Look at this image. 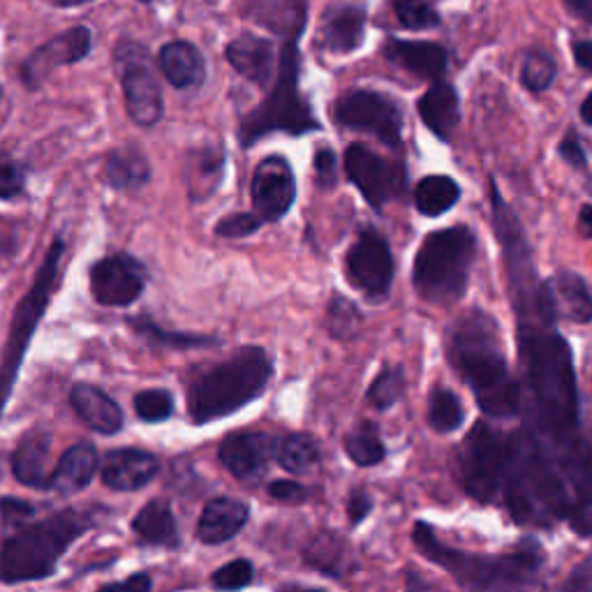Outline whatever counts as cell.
Returning a JSON list of instances; mask_svg holds the SVG:
<instances>
[{
    "mask_svg": "<svg viewBox=\"0 0 592 592\" xmlns=\"http://www.w3.org/2000/svg\"><path fill=\"white\" fill-rule=\"evenodd\" d=\"M248 17L281 37L278 75L260 107L241 121V146H253L271 132L306 134L320 130L308 100L302 96L299 40L308 24L306 0H250Z\"/></svg>",
    "mask_w": 592,
    "mask_h": 592,
    "instance_id": "obj_1",
    "label": "cell"
},
{
    "mask_svg": "<svg viewBox=\"0 0 592 592\" xmlns=\"http://www.w3.org/2000/svg\"><path fill=\"white\" fill-rule=\"evenodd\" d=\"M503 495L518 526L551 528L572 512V491L553 453L530 430L507 436Z\"/></svg>",
    "mask_w": 592,
    "mask_h": 592,
    "instance_id": "obj_2",
    "label": "cell"
},
{
    "mask_svg": "<svg viewBox=\"0 0 592 592\" xmlns=\"http://www.w3.org/2000/svg\"><path fill=\"white\" fill-rule=\"evenodd\" d=\"M447 348L453 369L486 417L514 419L520 415V382L509 373L500 329L489 313L470 310L463 315L449 329Z\"/></svg>",
    "mask_w": 592,
    "mask_h": 592,
    "instance_id": "obj_3",
    "label": "cell"
},
{
    "mask_svg": "<svg viewBox=\"0 0 592 592\" xmlns=\"http://www.w3.org/2000/svg\"><path fill=\"white\" fill-rule=\"evenodd\" d=\"M413 541L419 553L449 572L465 590H523L541 585L544 551L535 539H523L505 556H476L445 546L428 523H415Z\"/></svg>",
    "mask_w": 592,
    "mask_h": 592,
    "instance_id": "obj_4",
    "label": "cell"
},
{
    "mask_svg": "<svg viewBox=\"0 0 592 592\" xmlns=\"http://www.w3.org/2000/svg\"><path fill=\"white\" fill-rule=\"evenodd\" d=\"M98 518V509H63L6 537L0 546V583H24L52 577L61 556L94 528Z\"/></svg>",
    "mask_w": 592,
    "mask_h": 592,
    "instance_id": "obj_5",
    "label": "cell"
},
{
    "mask_svg": "<svg viewBox=\"0 0 592 592\" xmlns=\"http://www.w3.org/2000/svg\"><path fill=\"white\" fill-rule=\"evenodd\" d=\"M273 375L271 357L262 348H243L232 359L201 371L188 386L190 419L197 426L234 415L257 401Z\"/></svg>",
    "mask_w": 592,
    "mask_h": 592,
    "instance_id": "obj_6",
    "label": "cell"
},
{
    "mask_svg": "<svg viewBox=\"0 0 592 592\" xmlns=\"http://www.w3.org/2000/svg\"><path fill=\"white\" fill-rule=\"evenodd\" d=\"M476 255V237L470 227L457 224L424 239L415 257L413 283L428 304H457L468 289Z\"/></svg>",
    "mask_w": 592,
    "mask_h": 592,
    "instance_id": "obj_7",
    "label": "cell"
},
{
    "mask_svg": "<svg viewBox=\"0 0 592 592\" xmlns=\"http://www.w3.org/2000/svg\"><path fill=\"white\" fill-rule=\"evenodd\" d=\"M507 463V436L486 421H476L459 447L461 482L476 503H493L503 491Z\"/></svg>",
    "mask_w": 592,
    "mask_h": 592,
    "instance_id": "obj_8",
    "label": "cell"
},
{
    "mask_svg": "<svg viewBox=\"0 0 592 592\" xmlns=\"http://www.w3.org/2000/svg\"><path fill=\"white\" fill-rule=\"evenodd\" d=\"M113 61H117L119 67L128 117L136 125L153 128L163 119L165 102L149 50L140 42L123 40L119 42L117 52H113Z\"/></svg>",
    "mask_w": 592,
    "mask_h": 592,
    "instance_id": "obj_9",
    "label": "cell"
},
{
    "mask_svg": "<svg viewBox=\"0 0 592 592\" xmlns=\"http://www.w3.org/2000/svg\"><path fill=\"white\" fill-rule=\"evenodd\" d=\"M336 121L359 132H369L390 146H401L403 132V113L401 107L375 90H352L336 102Z\"/></svg>",
    "mask_w": 592,
    "mask_h": 592,
    "instance_id": "obj_10",
    "label": "cell"
},
{
    "mask_svg": "<svg viewBox=\"0 0 592 592\" xmlns=\"http://www.w3.org/2000/svg\"><path fill=\"white\" fill-rule=\"evenodd\" d=\"M346 172L375 211H382L384 204L403 197L407 188V172L401 163L386 161L369 146L352 144L346 151Z\"/></svg>",
    "mask_w": 592,
    "mask_h": 592,
    "instance_id": "obj_11",
    "label": "cell"
},
{
    "mask_svg": "<svg viewBox=\"0 0 592 592\" xmlns=\"http://www.w3.org/2000/svg\"><path fill=\"white\" fill-rule=\"evenodd\" d=\"M350 283L373 302L384 299L394 285V257L384 237L366 227L348 253Z\"/></svg>",
    "mask_w": 592,
    "mask_h": 592,
    "instance_id": "obj_12",
    "label": "cell"
},
{
    "mask_svg": "<svg viewBox=\"0 0 592 592\" xmlns=\"http://www.w3.org/2000/svg\"><path fill=\"white\" fill-rule=\"evenodd\" d=\"M146 287V268L134 257L119 253L90 268V292L102 306H130Z\"/></svg>",
    "mask_w": 592,
    "mask_h": 592,
    "instance_id": "obj_13",
    "label": "cell"
},
{
    "mask_svg": "<svg viewBox=\"0 0 592 592\" xmlns=\"http://www.w3.org/2000/svg\"><path fill=\"white\" fill-rule=\"evenodd\" d=\"M94 47V35L88 26H73L65 33L54 35L24 61L21 65V81L26 88H40L42 81L47 79L54 70L63 65L79 63L90 54Z\"/></svg>",
    "mask_w": 592,
    "mask_h": 592,
    "instance_id": "obj_14",
    "label": "cell"
},
{
    "mask_svg": "<svg viewBox=\"0 0 592 592\" xmlns=\"http://www.w3.org/2000/svg\"><path fill=\"white\" fill-rule=\"evenodd\" d=\"M296 178L281 155H268L253 174V204L264 222H278L294 204Z\"/></svg>",
    "mask_w": 592,
    "mask_h": 592,
    "instance_id": "obj_15",
    "label": "cell"
},
{
    "mask_svg": "<svg viewBox=\"0 0 592 592\" xmlns=\"http://www.w3.org/2000/svg\"><path fill=\"white\" fill-rule=\"evenodd\" d=\"M276 445L278 440L266 432L243 430L222 440L218 457L237 480L255 482L264 474L271 457H276Z\"/></svg>",
    "mask_w": 592,
    "mask_h": 592,
    "instance_id": "obj_16",
    "label": "cell"
},
{
    "mask_svg": "<svg viewBox=\"0 0 592 592\" xmlns=\"http://www.w3.org/2000/svg\"><path fill=\"white\" fill-rule=\"evenodd\" d=\"M227 61L234 70L262 88H271L278 75V52L276 44L255 33H241L237 40L227 44Z\"/></svg>",
    "mask_w": 592,
    "mask_h": 592,
    "instance_id": "obj_17",
    "label": "cell"
},
{
    "mask_svg": "<svg viewBox=\"0 0 592 592\" xmlns=\"http://www.w3.org/2000/svg\"><path fill=\"white\" fill-rule=\"evenodd\" d=\"M161 470V461L142 449H113L102 459V482L111 491H140Z\"/></svg>",
    "mask_w": 592,
    "mask_h": 592,
    "instance_id": "obj_18",
    "label": "cell"
},
{
    "mask_svg": "<svg viewBox=\"0 0 592 592\" xmlns=\"http://www.w3.org/2000/svg\"><path fill=\"white\" fill-rule=\"evenodd\" d=\"M544 289L556 320H567L574 325L592 322V292L579 273L560 271L553 278L544 281Z\"/></svg>",
    "mask_w": 592,
    "mask_h": 592,
    "instance_id": "obj_19",
    "label": "cell"
},
{
    "mask_svg": "<svg viewBox=\"0 0 592 592\" xmlns=\"http://www.w3.org/2000/svg\"><path fill=\"white\" fill-rule=\"evenodd\" d=\"M366 35V12L359 6L336 3L322 14L320 40L322 47L331 54H352L361 47Z\"/></svg>",
    "mask_w": 592,
    "mask_h": 592,
    "instance_id": "obj_20",
    "label": "cell"
},
{
    "mask_svg": "<svg viewBox=\"0 0 592 592\" xmlns=\"http://www.w3.org/2000/svg\"><path fill=\"white\" fill-rule=\"evenodd\" d=\"M384 56L419 79L438 81L447 70V52L436 42H415L392 37L384 44Z\"/></svg>",
    "mask_w": 592,
    "mask_h": 592,
    "instance_id": "obj_21",
    "label": "cell"
},
{
    "mask_svg": "<svg viewBox=\"0 0 592 592\" xmlns=\"http://www.w3.org/2000/svg\"><path fill=\"white\" fill-rule=\"evenodd\" d=\"M52 451V436L47 428H33L19 440L12 453V472L17 480L31 489H50L52 472H47V461Z\"/></svg>",
    "mask_w": 592,
    "mask_h": 592,
    "instance_id": "obj_22",
    "label": "cell"
},
{
    "mask_svg": "<svg viewBox=\"0 0 592 592\" xmlns=\"http://www.w3.org/2000/svg\"><path fill=\"white\" fill-rule=\"evenodd\" d=\"M100 468V457L94 442H77L67 449L52 472L50 491L70 497L84 491Z\"/></svg>",
    "mask_w": 592,
    "mask_h": 592,
    "instance_id": "obj_23",
    "label": "cell"
},
{
    "mask_svg": "<svg viewBox=\"0 0 592 592\" xmlns=\"http://www.w3.org/2000/svg\"><path fill=\"white\" fill-rule=\"evenodd\" d=\"M250 509L245 503L237 497H213L204 507L199 523H197V537L204 544H224L234 539L248 523Z\"/></svg>",
    "mask_w": 592,
    "mask_h": 592,
    "instance_id": "obj_24",
    "label": "cell"
},
{
    "mask_svg": "<svg viewBox=\"0 0 592 592\" xmlns=\"http://www.w3.org/2000/svg\"><path fill=\"white\" fill-rule=\"evenodd\" d=\"M157 63H161L165 79L178 90L199 88L207 79V61L188 40L167 42L157 54Z\"/></svg>",
    "mask_w": 592,
    "mask_h": 592,
    "instance_id": "obj_25",
    "label": "cell"
},
{
    "mask_svg": "<svg viewBox=\"0 0 592 592\" xmlns=\"http://www.w3.org/2000/svg\"><path fill=\"white\" fill-rule=\"evenodd\" d=\"M417 107L424 125L440 140L449 142L453 130L461 123V100L457 88L447 81H436L421 96Z\"/></svg>",
    "mask_w": 592,
    "mask_h": 592,
    "instance_id": "obj_26",
    "label": "cell"
},
{
    "mask_svg": "<svg viewBox=\"0 0 592 592\" xmlns=\"http://www.w3.org/2000/svg\"><path fill=\"white\" fill-rule=\"evenodd\" d=\"M70 403L79 419L102 436H113L123 428L121 407L94 384H77L70 394Z\"/></svg>",
    "mask_w": 592,
    "mask_h": 592,
    "instance_id": "obj_27",
    "label": "cell"
},
{
    "mask_svg": "<svg viewBox=\"0 0 592 592\" xmlns=\"http://www.w3.org/2000/svg\"><path fill=\"white\" fill-rule=\"evenodd\" d=\"M304 560L313 569H317V572H322L327 577H336V579L346 577L352 569L350 544L333 530H325L320 535H315L306 546Z\"/></svg>",
    "mask_w": 592,
    "mask_h": 592,
    "instance_id": "obj_28",
    "label": "cell"
},
{
    "mask_svg": "<svg viewBox=\"0 0 592 592\" xmlns=\"http://www.w3.org/2000/svg\"><path fill=\"white\" fill-rule=\"evenodd\" d=\"M105 178H107V184L111 188H117V190L140 188L151 178L149 157L140 149H134V146L113 149L107 155Z\"/></svg>",
    "mask_w": 592,
    "mask_h": 592,
    "instance_id": "obj_29",
    "label": "cell"
},
{
    "mask_svg": "<svg viewBox=\"0 0 592 592\" xmlns=\"http://www.w3.org/2000/svg\"><path fill=\"white\" fill-rule=\"evenodd\" d=\"M132 530L149 546H176L178 528L176 518L163 500H151L132 520Z\"/></svg>",
    "mask_w": 592,
    "mask_h": 592,
    "instance_id": "obj_30",
    "label": "cell"
},
{
    "mask_svg": "<svg viewBox=\"0 0 592 592\" xmlns=\"http://www.w3.org/2000/svg\"><path fill=\"white\" fill-rule=\"evenodd\" d=\"M461 199V186L449 176H426L419 180L415 190V204L419 213L428 218H438L453 209V204Z\"/></svg>",
    "mask_w": 592,
    "mask_h": 592,
    "instance_id": "obj_31",
    "label": "cell"
},
{
    "mask_svg": "<svg viewBox=\"0 0 592 592\" xmlns=\"http://www.w3.org/2000/svg\"><path fill=\"white\" fill-rule=\"evenodd\" d=\"M224 172V153L220 149H204L193 153L188 165V186L193 199H207L220 184Z\"/></svg>",
    "mask_w": 592,
    "mask_h": 592,
    "instance_id": "obj_32",
    "label": "cell"
},
{
    "mask_svg": "<svg viewBox=\"0 0 592 592\" xmlns=\"http://www.w3.org/2000/svg\"><path fill=\"white\" fill-rule=\"evenodd\" d=\"M276 461L292 474H304L320 461V449H317V442L310 436L294 432V436L278 440Z\"/></svg>",
    "mask_w": 592,
    "mask_h": 592,
    "instance_id": "obj_33",
    "label": "cell"
},
{
    "mask_svg": "<svg viewBox=\"0 0 592 592\" xmlns=\"http://www.w3.org/2000/svg\"><path fill=\"white\" fill-rule=\"evenodd\" d=\"M426 417H428V424L432 430L453 432L463 426L465 413H463V405H461L457 394L449 392L447 386H436V390L428 394Z\"/></svg>",
    "mask_w": 592,
    "mask_h": 592,
    "instance_id": "obj_34",
    "label": "cell"
},
{
    "mask_svg": "<svg viewBox=\"0 0 592 592\" xmlns=\"http://www.w3.org/2000/svg\"><path fill=\"white\" fill-rule=\"evenodd\" d=\"M346 451H348V457L361 468L377 465L386 457L380 430L373 421H363L350 432V436L346 438Z\"/></svg>",
    "mask_w": 592,
    "mask_h": 592,
    "instance_id": "obj_35",
    "label": "cell"
},
{
    "mask_svg": "<svg viewBox=\"0 0 592 592\" xmlns=\"http://www.w3.org/2000/svg\"><path fill=\"white\" fill-rule=\"evenodd\" d=\"M132 327L136 329V333L146 336L153 346H161V348L184 350V348H199V346L218 343V338H213V336H195V333H178V331L174 333V331L161 329L149 320H132Z\"/></svg>",
    "mask_w": 592,
    "mask_h": 592,
    "instance_id": "obj_36",
    "label": "cell"
},
{
    "mask_svg": "<svg viewBox=\"0 0 592 592\" xmlns=\"http://www.w3.org/2000/svg\"><path fill=\"white\" fill-rule=\"evenodd\" d=\"M405 394V373L401 366L384 369L369 386V401L375 409L394 407Z\"/></svg>",
    "mask_w": 592,
    "mask_h": 592,
    "instance_id": "obj_37",
    "label": "cell"
},
{
    "mask_svg": "<svg viewBox=\"0 0 592 592\" xmlns=\"http://www.w3.org/2000/svg\"><path fill=\"white\" fill-rule=\"evenodd\" d=\"M394 14L409 31H428L440 24V14L430 0H394Z\"/></svg>",
    "mask_w": 592,
    "mask_h": 592,
    "instance_id": "obj_38",
    "label": "cell"
},
{
    "mask_svg": "<svg viewBox=\"0 0 592 592\" xmlns=\"http://www.w3.org/2000/svg\"><path fill=\"white\" fill-rule=\"evenodd\" d=\"M556 75H558V67L549 54L533 52L523 58L520 81L528 90H533V94H541V90L549 88L556 81Z\"/></svg>",
    "mask_w": 592,
    "mask_h": 592,
    "instance_id": "obj_39",
    "label": "cell"
},
{
    "mask_svg": "<svg viewBox=\"0 0 592 592\" xmlns=\"http://www.w3.org/2000/svg\"><path fill=\"white\" fill-rule=\"evenodd\" d=\"M327 329L333 338H352L361 329V313L343 294H333L327 310Z\"/></svg>",
    "mask_w": 592,
    "mask_h": 592,
    "instance_id": "obj_40",
    "label": "cell"
},
{
    "mask_svg": "<svg viewBox=\"0 0 592 592\" xmlns=\"http://www.w3.org/2000/svg\"><path fill=\"white\" fill-rule=\"evenodd\" d=\"M134 413L146 424L165 421L174 415V396L167 390H146L134 396Z\"/></svg>",
    "mask_w": 592,
    "mask_h": 592,
    "instance_id": "obj_41",
    "label": "cell"
},
{
    "mask_svg": "<svg viewBox=\"0 0 592 592\" xmlns=\"http://www.w3.org/2000/svg\"><path fill=\"white\" fill-rule=\"evenodd\" d=\"M211 581L218 590H241L253 581V562L245 558L227 562L218 569V572H213Z\"/></svg>",
    "mask_w": 592,
    "mask_h": 592,
    "instance_id": "obj_42",
    "label": "cell"
},
{
    "mask_svg": "<svg viewBox=\"0 0 592 592\" xmlns=\"http://www.w3.org/2000/svg\"><path fill=\"white\" fill-rule=\"evenodd\" d=\"M26 169L10 155H0V199H14L24 193Z\"/></svg>",
    "mask_w": 592,
    "mask_h": 592,
    "instance_id": "obj_43",
    "label": "cell"
},
{
    "mask_svg": "<svg viewBox=\"0 0 592 592\" xmlns=\"http://www.w3.org/2000/svg\"><path fill=\"white\" fill-rule=\"evenodd\" d=\"M262 224L264 218L260 213H234L218 222L216 234L224 239H245L250 234H255Z\"/></svg>",
    "mask_w": 592,
    "mask_h": 592,
    "instance_id": "obj_44",
    "label": "cell"
},
{
    "mask_svg": "<svg viewBox=\"0 0 592 592\" xmlns=\"http://www.w3.org/2000/svg\"><path fill=\"white\" fill-rule=\"evenodd\" d=\"M315 176H317V184H320L322 188L336 186L338 161H336V153L329 146L315 153Z\"/></svg>",
    "mask_w": 592,
    "mask_h": 592,
    "instance_id": "obj_45",
    "label": "cell"
},
{
    "mask_svg": "<svg viewBox=\"0 0 592 592\" xmlns=\"http://www.w3.org/2000/svg\"><path fill=\"white\" fill-rule=\"evenodd\" d=\"M33 507L29 503H21V500L17 497H3L0 500V516H3V530L10 526V528H17L24 523L26 518L33 516Z\"/></svg>",
    "mask_w": 592,
    "mask_h": 592,
    "instance_id": "obj_46",
    "label": "cell"
},
{
    "mask_svg": "<svg viewBox=\"0 0 592 592\" xmlns=\"http://www.w3.org/2000/svg\"><path fill=\"white\" fill-rule=\"evenodd\" d=\"M558 155L569 167H574V169H583L588 165V155H585L581 140L574 132H569L564 140L558 144Z\"/></svg>",
    "mask_w": 592,
    "mask_h": 592,
    "instance_id": "obj_47",
    "label": "cell"
},
{
    "mask_svg": "<svg viewBox=\"0 0 592 592\" xmlns=\"http://www.w3.org/2000/svg\"><path fill=\"white\" fill-rule=\"evenodd\" d=\"M268 495L281 500V503H304V500L308 497V491L299 484V482H292V480H276L273 484H268Z\"/></svg>",
    "mask_w": 592,
    "mask_h": 592,
    "instance_id": "obj_48",
    "label": "cell"
},
{
    "mask_svg": "<svg viewBox=\"0 0 592 592\" xmlns=\"http://www.w3.org/2000/svg\"><path fill=\"white\" fill-rule=\"evenodd\" d=\"M562 590H579V592L592 590V553L572 569V574H569L567 581L562 583Z\"/></svg>",
    "mask_w": 592,
    "mask_h": 592,
    "instance_id": "obj_49",
    "label": "cell"
},
{
    "mask_svg": "<svg viewBox=\"0 0 592 592\" xmlns=\"http://www.w3.org/2000/svg\"><path fill=\"white\" fill-rule=\"evenodd\" d=\"M371 509H373L371 495L366 491H361V489L352 491V495L348 500V516H350L352 526H359V523L371 514Z\"/></svg>",
    "mask_w": 592,
    "mask_h": 592,
    "instance_id": "obj_50",
    "label": "cell"
},
{
    "mask_svg": "<svg viewBox=\"0 0 592 592\" xmlns=\"http://www.w3.org/2000/svg\"><path fill=\"white\" fill-rule=\"evenodd\" d=\"M153 581L146 574H132L125 581H117L105 585V590H151Z\"/></svg>",
    "mask_w": 592,
    "mask_h": 592,
    "instance_id": "obj_51",
    "label": "cell"
},
{
    "mask_svg": "<svg viewBox=\"0 0 592 592\" xmlns=\"http://www.w3.org/2000/svg\"><path fill=\"white\" fill-rule=\"evenodd\" d=\"M572 52H574V61H577V65L581 67V70L592 73V42L590 40H579V42H574Z\"/></svg>",
    "mask_w": 592,
    "mask_h": 592,
    "instance_id": "obj_52",
    "label": "cell"
},
{
    "mask_svg": "<svg viewBox=\"0 0 592 592\" xmlns=\"http://www.w3.org/2000/svg\"><path fill=\"white\" fill-rule=\"evenodd\" d=\"M564 6L574 17L592 24V0H564Z\"/></svg>",
    "mask_w": 592,
    "mask_h": 592,
    "instance_id": "obj_53",
    "label": "cell"
},
{
    "mask_svg": "<svg viewBox=\"0 0 592 592\" xmlns=\"http://www.w3.org/2000/svg\"><path fill=\"white\" fill-rule=\"evenodd\" d=\"M579 232L585 239H592V204H585L579 211Z\"/></svg>",
    "mask_w": 592,
    "mask_h": 592,
    "instance_id": "obj_54",
    "label": "cell"
},
{
    "mask_svg": "<svg viewBox=\"0 0 592 592\" xmlns=\"http://www.w3.org/2000/svg\"><path fill=\"white\" fill-rule=\"evenodd\" d=\"M44 3H50L54 8H77V6L94 3V0H44Z\"/></svg>",
    "mask_w": 592,
    "mask_h": 592,
    "instance_id": "obj_55",
    "label": "cell"
},
{
    "mask_svg": "<svg viewBox=\"0 0 592 592\" xmlns=\"http://www.w3.org/2000/svg\"><path fill=\"white\" fill-rule=\"evenodd\" d=\"M581 119H583V123H588L592 128V94L581 105Z\"/></svg>",
    "mask_w": 592,
    "mask_h": 592,
    "instance_id": "obj_56",
    "label": "cell"
},
{
    "mask_svg": "<svg viewBox=\"0 0 592 592\" xmlns=\"http://www.w3.org/2000/svg\"><path fill=\"white\" fill-rule=\"evenodd\" d=\"M140 3H144V6H151V3H157V0H140Z\"/></svg>",
    "mask_w": 592,
    "mask_h": 592,
    "instance_id": "obj_57",
    "label": "cell"
}]
</instances>
